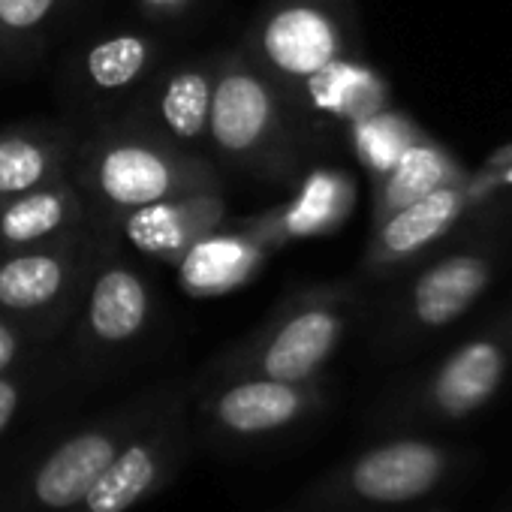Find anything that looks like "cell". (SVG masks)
<instances>
[{"label": "cell", "mask_w": 512, "mask_h": 512, "mask_svg": "<svg viewBox=\"0 0 512 512\" xmlns=\"http://www.w3.org/2000/svg\"><path fill=\"white\" fill-rule=\"evenodd\" d=\"M347 0H266L241 52L281 94L302 139L314 115L362 121L380 109L371 73L347 61Z\"/></svg>", "instance_id": "1"}, {"label": "cell", "mask_w": 512, "mask_h": 512, "mask_svg": "<svg viewBox=\"0 0 512 512\" xmlns=\"http://www.w3.org/2000/svg\"><path fill=\"white\" fill-rule=\"evenodd\" d=\"M70 178L100 214L223 187L208 154L184 151L124 118L76 142Z\"/></svg>", "instance_id": "2"}, {"label": "cell", "mask_w": 512, "mask_h": 512, "mask_svg": "<svg viewBox=\"0 0 512 512\" xmlns=\"http://www.w3.org/2000/svg\"><path fill=\"white\" fill-rule=\"evenodd\" d=\"M208 154L269 184H293L305 139L275 85L241 49L217 55Z\"/></svg>", "instance_id": "3"}, {"label": "cell", "mask_w": 512, "mask_h": 512, "mask_svg": "<svg viewBox=\"0 0 512 512\" xmlns=\"http://www.w3.org/2000/svg\"><path fill=\"white\" fill-rule=\"evenodd\" d=\"M353 320V290L347 284H317L281 299L266 320L232 344L214 365L226 377L320 380L347 338Z\"/></svg>", "instance_id": "4"}, {"label": "cell", "mask_w": 512, "mask_h": 512, "mask_svg": "<svg viewBox=\"0 0 512 512\" xmlns=\"http://www.w3.org/2000/svg\"><path fill=\"white\" fill-rule=\"evenodd\" d=\"M100 235V223L91 220L49 244L0 250V314L37 341L61 332L76 314Z\"/></svg>", "instance_id": "5"}, {"label": "cell", "mask_w": 512, "mask_h": 512, "mask_svg": "<svg viewBox=\"0 0 512 512\" xmlns=\"http://www.w3.org/2000/svg\"><path fill=\"white\" fill-rule=\"evenodd\" d=\"M178 395L181 389L175 386L160 389L70 434L34 470L28 503L40 512H70L91 491V485L103 476V470L115 461V455Z\"/></svg>", "instance_id": "6"}, {"label": "cell", "mask_w": 512, "mask_h": 512, "mask_svg": "<svg viewBox=\"0 0 512 512\" xmlns=\"http://www.w3.org/2000/svg\"><path fill=\"white\" fill-rule=\"evenodd\" d=\"M458 470L452 446L425 437H392L350 458L329 482L326 500L389 509L431 497Z\"/></svg>", "instance_id": "7"}, {"label": "cell", "mask_w": 512, "mask_h": 512, "mask_svg": "<svg viewBox=\"0 0 512 512\" xmlns=\"http://www.w3.org/2000/svg\"><path fill=\"white\" fill-rule=\"evenodd\" d=\"M100 229L103 235L73 317L85 350L121 353L151 329L157 317V296L145 272L124 256L118 238L103 223Z\"/></svg>", "instance_id": "8"}, {"label": "cell", "mask_w": 512, "mask_h": 512, "mask_svg": "<svg viewBox=\"0 0 512 512\" xmlns=\"http://www.w3.org/2000/svg\"><path fill=\"white\" fill-rule=\"evenodd\" d=\"M512 371V323L455 347L413 392L407 413L419 422H461L479 413Z\"/></svg>", "instance_id": "9"}, {"label": "cell", "mask_w": 512, "mask_h": 512, "mask_svg": "<svg viewBox=\"0 0 512 512\" xmlns=\"http://www.w3.org/2000/svg\"><path fill=\"white\" fill-rule=\"evenodd\" d=\"M187 392L157 413L70 512H130L166 485L187 446Z\"/></svg>", "instance_id": "10"}, {"label": "cell", "mask_w": 512, "mask_h": 512, "mask_svg": "<svg viewBox=\"0 0 512 512\" xmlns=\"http://www.w3.org/2000/svg\"><path fill=\"white\" fill-rule=\"evenodd\" d=\"M214 82H217V55L184 61L166 70L160 67L148 79V85L127 103L121 118L184 151L208 154Z\"/></svg>", "instance_id": "11"}, {"label": "cell", "mask_w": 512, "mask_h": 512, "mask_svg": "<svg viewBox=\"0 0 512 512\" xmlns=\"http://www.w3.org/2000/svg\"><path fill=\"white\" fill-rule=\"evenodd\" d=\"M326 401L323 380L226 377L205 398V419L229 437L253 440L287 431L317 413Z\"/></svg>", "instance_id": "12"}, {"label": "cell", "mask_w": 512, "mask_h": 512, "mask_svg": "<svg viewBox=\"0 0 512 512\" xmlns=\"http://www.w3.org/2000/svg\"><path fill=\"white\" fill-rule=\"evenodd\" d=\"M97 220L118 241H127L151 260L178 269L196 244L229 223V208L220 187L160 199L130 211H106Z\"/></svg>", "instance_id": "13"}, {"label": "cell", "mask_w": 512, "mask_h": 512, "mask_svg": "<svg viewBox=\"0 0 512 512\" xmlns=\"http://www.w3.org/2000/svg\"><path fill=\"white\" fill-rule=\"evenodd\" d=\"M470 202V187L461 181H449L428 196L392 211L386 220L374 226L371 244L365 250L362 269L368 275H389L398 266L410 263L416 253L443 238L461 217Z\"/></svg>", "instance_id": "14"}, {"label": "cell", "mask_w": 512, "mask_h": 512, "mask_svg": "<svg viewBox=\"0 0 512 512\" xmlns=\"http://www.w3.org/2000/svg\"><path fill=\"white\" fill-rule=\"evenodd\" d=\"M163 64V46L145 31H109L76 58L73 82L91 103H130Z\"/></svg>", "instance_id": "15"}, {"label": "cell", "mask_w": 512, "mask_h": 512, "mask_svg": "<svg viewBox=\"0 0 512 512\" xmlns=\"http://www.w3.org/2000/svg\"><path fill=\"white\" fill-rule=\"evenodd\" d=\"M350 184L338 175H314L302 193L284 205L247 214L241 220L229 217V226L238 229L250 244L263 253H275L296 238L320 235L338 226L350 208Z\"/></svg>", "instance_id": "16"}, {"label": "cell", "mask_w": 512, "mask_h": 512, "mask_svg": "<svg viewBox=\"0 0 512 512\" xmlns=\"http://www.w3.org/2000/svg\"><path fill=\"white\" fill-rule=\"evenodd\" d=\"M91 220L85 193L67 175L28 193L0 199V250L49 244L85 229Z\"/></svg>", "instance_id": "17"}, {"label": "cell", "mask_w": 512, "mask_h": 512, "mask_svg": "<svg viewBox=\"0 0 512 512\" xmlns=\"http://www.w3.org/2000/svg\"><path fill=\"white\" fill-rule=\"evenodd\" d=\"M491 284V263L479 253H452L425 269L404 305V326L413 332H437L461 320Z\"/></svg>", "instance_id": "18"}, {"label": "cell", "mask_w": 512, "mask_h": 512, "mask_svg": "<svg viewBox=\"0 0 512 512\" xmlns=\"http://www.w3.org/2000/svg\"><path fill=\"white\" fill-rule=\"evenodd\" d=\"M76 136L52 124H16L0 130V199L67 178Z\"/></svg>", "instance_id": "19"}, {"label": "cell", "mask_w": 512, "mask_h": 512, "mask_svg": "<svg viewBox=\"0 0 512 512\" xmlns=\"http://www.w3.org/2000/svg\"><path fill=\"white\" fill-rule=\"evenodd\" d=\"M458 181L446 151L431 142H410L401 157L380 175L374 193V226L386 220L392 211L428 196L431 190Z\"/></svg>", "instance_id": "20"}, {"label": "cell", "mask_w": 512, "mask_h": 512, "mask_svg": "<svg viewBox=\"0 0 512 512\" xmlns=\"http://www.w3.org/2000/svg\"><path fill=\"white\" fill-rule=\"evenodd\" d=\"M67 0H0V64L28 55Z\"/></svg>", "instance_id": "21"}, {"label": "cell", "mask_w": 512, "mask_h": 512, "mask_svg": "<svg viewBox=\"0 0 512 512\" xmlns=\"http://www.w3.org/2000/svg\"><path fill=\"white\" fill-rule=\"evenodd\" d=\"M31 344H37V338L28 329H22L19 323H13L10 317L0 314V374L19 368V362Z\"/></svg>", "instance_id": "22"}, {"label": "cell", "mask_w": 512, "mask_h": 512, "mask_svg": "<svg viewBox=\"0 0 512 512\" xmlns=\"http://www.w3.org/2000/svg\"><path fill=\"white\" fill-rule=\"evenodd\" d=\"M25 377L13 371L7 374H0V434H4L10 428V422L16 419L22 401H25Z\"/></svg>", "instance_id": "23"}, {"label": "cell", "mask_w": 512, "mask_h": 512, "mask_svg": "<svg viewBox=\"0 0 512 512\" xmlns=\"http://www.w3.org/2000/svg\"><path fill=\"white\" fill-rule=\"evenodd\" d=\"M199 0H136V7L145 19H154V22H172V19H181L184 13H190Z\"/></svg>", "instance_id": "24"}, {"label": "cell", "mask_w": 512, "mask_h": 512, "mask_svg": "<svg viewBox=\"0 0 512 512\" xmlns=\"http://www.w3.org/2000/svg\"><path fill=\"white\" fill-rule=\"evenodd\" d=\"M500 181H503V184H512V160L500 169Z\"/></svg>", "instance_id": "25"}]
</instances>
